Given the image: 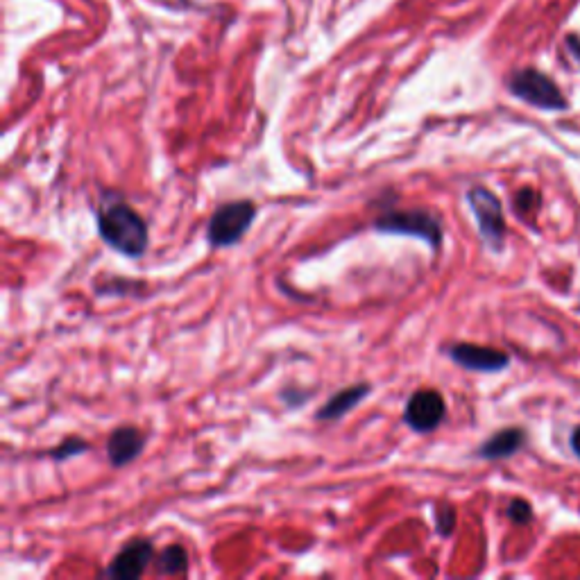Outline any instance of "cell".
Returning a JSON list of instances; mask_svg holds the SVG:
<instances>
[{"label":"cell","mask_w":580,"mask_h":580,"mask_svg":"<svg viewBox=\"0 0 580 580\" xmlns=\"http://www.w3.org/2000/svg\"><path fill=\"white\" fill-rule=\"evenodd\" d=\"M145 447V435L136 426H118L107 438V460L112 467H125L141 456Z\"/></svg>","instance_id":"9c48e42d"},{"label":"cell","mask_w":580,"mask_h":580,"mask_svg":"<svg viewBox=\"0 0 580 580\" xmlns=\"http://www.w3.org/2000/svg\"><path fill=\"white\" fill-rule=\"evenodd\" d=\"M254 218H257V204L252 200L220 204L207 225V241L213 247H232L241 243V238L250 232Z\"/></svg>","instance_id":"277c9868"},{"label":"cell","mask_w":580,"mask_h":580,"mask_svg":"<svg viewBox=\"0 0 580 580\" xmlns=\"http://www.w3.org/2000/svg\"><path fill=\"white\" fill-rule=\"evenodd\" d=\"M98 232L112 250L130 259H139L150 243L148 223L130 204L116 198H102L98 207Z\"/></svg>","instance_id":"6da1fadb"},{"label":"cell","mask_w":580,"mask_h":580,"mask_svg":"<svg viewBox=\"0 0 580 580\" xmlns=\"http://www.w3.org/2000/svg\"><path fill=\"white\" fill-rule=\"evenodd\" d=\"M447 356L460 368L472 372H501L510 365V356L506 352L483 345L456 343L447 349Z\"/></svg>","instance_id":"ba28073f"},{"label":"cell","mask_w":580,"mask_h":580,"mask_svg":"<svg viewBox=\"0 0 580 580\" xmlns=\"http://www.w3.org/2000/svg\"><path fill=\"white\" fill-rule=\"evenodd\" d=\"M447 415L445 397L438 390H415L404 408V424L408 429L426 435L433 433Z\"/></svg>","instance_id":"8992f818"},{"label":"cell","mask_w":580,"mask_h":580,"mask_svg":"<svg viewBox=\"0 0 580 580\" xmlns=\"http://www.w3.org/2000/svg\"><path fill=\"white\" fill-rule=\"evenodd\" d=\"M372 392L370 383H354V386H347L343 390H338L336 395H331L327 404H322L315 413V420L318 422H336L340 417H345L347 413H352L354 408L363 402Z\"/></svg>","instance_id":"30bf717a"},{"label":"cell","mask_w":580,"mask_h":580,"mask_svg":"<svg viewBox=\"0 0 580 580\" xmlns=\"http://www.w3.org/2000/svg\"><path fill=\"white\" fill-rule=\"evenodd\" d=\"M91 449V445L87 440H82L78 438V435H68V438H64L62 442H59L57 447H53L48 451V456L55 460V463H64V460H71L75 456H82V454H87V451Z\"/></svg>","instance_id":"4fadbf2b"},{"label":"cell","mask_w":580,"mask_h":580,"mask_svg":"<svg viewBox=\"0 0 580 580\" xmlns=\"http://www.w3.org/2000/svg\"><path fill=\"white\" fill-rule=\"evenodd\" d=\"M467 204L476 216L483 241L494 252H501L503 243H506V218H503L501 200L485 186H472L467 191Z\"/></svg>","instance_id":"5b68a950"},{"label":"cell","mask_w":580,"mask_h":580,"mask_svg":"<svg viewBox=\"0 0 580 580\" xmlns=\"http://www.w3.org/2000/svg\"><path fill=\"white\" fill-rule=\"evenodd\" d=\"M535 193L531 189H524L522 193L517 195V200H515V209H519V213H526L528 209H535L537 207V202H535Z\"/></svg>","instance_id":"e0dca14e"},{"label":"cell","mask_w":580,"mask_h":580,"mask_svg":"<svg viewBox=\"0 0 580 580\" xmlns=\"http://www.w3.org/2000/svg\"><path fill=\"white\" fill-rule=\"evenodd\" d=\"M374 229L381 234L420 238V241L429 243V247L435 252L440 250L442 236H445L440 218L426 209H399L381 213V216L374 220Z\"/></svg>","instance_id":"7a4b0ae2"},{"label":"cell","mask_w":580,"mask_h":580,"mask_svg":"<svg viewBox=\"0 0 580 580\" xmlns=\"http://www.w3.org/2000/svg\"><path fill=\"white\" fill-rule=\"evenodd\" d=\"M506 513H508L510 522H515L519 526H524V524H528L533 519L531 503L524 501V499H513V501H510V506H508Z\"/></svg>","instance_id":"9a60e30c"},{"label":"cell","mask_w":580,"mask_h":580,"mask_svg":"<svg viewBox=\"0 0 580 580\" xmlns=\"http://www.w3.org/2000/svg\"><path fill=\"white\" fill-rule=\"evenodd\" d=\"M524 442H526L524 429H503V431L494 433L492 438L485 440L483 445L479 447V451H476V454H479L485 460L510 458V456L517 454V451L524 447Z\"/></svg>","instance_id":"8fae6325"},{"label":"cell","mask_w":580,"mask_h":580,"mask_svg":"<svg viewBox=\"0 0 580 580\" xmlns=\"http://www.w3.org/2000/svg\"><path fill=\"white\" fill-rule=\"evenodd\" d=\"M508 89L515 98L524 100L526 105L544 109V112H565L569 107L565 93L560 91L558 84L537 68L515 71L508 78Z\"/></svg>","instance_id":"3957f363"},{"label":"cell","mask_w":580,"mask_h":580,"mask_svg":"<svg viewBox=\"0 0 580 580\" xmlns=\"http://www.w3.org/2000/svg\"><path fill=\"white\" fill-rule=\"evenodd\" d=\"M571 449H574V454L580 458V426L571 433Z\"/></svg>","instance_id":"ac0fdd59"},{"label":"cell","mask_w":580,"mask_h":580,"mask_svg":"<svg viewBox=\"0 0 580 580\" xmlns=\"http://www.w3.org/2000/svg\"><path fill=\"white\" fill-rule=\"evenodd\" d=\"M157 574L161 576H179L189 571V553L182 547V544H170L157 556L155 562Z\"/></svg>","instance_id":"7c38bea8"},{"label":"cell","mask_w":580,"mask_h":580,"mask_svg":"<svg viewBox=\"0 0 580 580\" xmlns=\"http://www.w3.org/2000/svg\"><path fill=\"white\" fill-rule=\"evenodd\" d=\"M433 517H435V531H438V535L449 537L451 533H454V528H456V510L454 508L440 506L433 513Z\"/></svg>","instance_id":"5bb4252c"},{"label":"cell","mask_w":580,"mask_h":580,"mask_svg":"<svg viewBox=\"0 0 580 580\" xmlns=\"http://www.w3.org/2000/svg\"><path fill=\"white\" fill-rule=\"evenodd\" d=\"M569 48L574 50V53H576L578 59H580V39H578V37H569Z\"/></svg>","instance_id":"d6986e66"},{"label":"cell","mask_w":580,"mask_h":580,"mask_svg":"<svg viewBox=\"0 0 580 580\" xmlns=\"http://www.w3.org/2000/svg\"><path fill=\"white\" fill-rule=\"evenodd\" d=\"M152 560H155L152 540H148V537H136V540H130L116 553L112 565L105 569V576L118 580L141 578L148 565H152Z\"/></svg>","instance_id":"52a82bcc"},{"label":"cell","mask_w":580,"mask_h":580,"mask_svg":"<svg viewBox=\"0 0 580 580\" xmlns=\"http://www.w3.org/2000/svg\"><path fill=\"white\" fill-rule=\"evenodd\" d=\"M281 399H284V404L290 408H297L306 402V397H309V390H297V388H284L281 390Z\"/></svg>","instance_id":"2e32d148"}]
</instances>
